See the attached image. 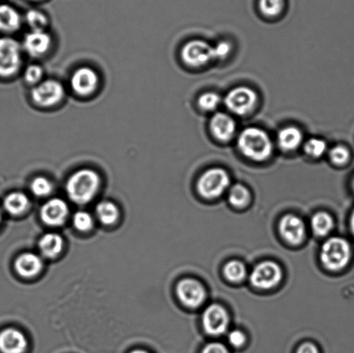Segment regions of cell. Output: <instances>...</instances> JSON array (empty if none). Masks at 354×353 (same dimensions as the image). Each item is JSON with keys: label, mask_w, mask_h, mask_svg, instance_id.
<instances>
[{"label": "cell", "mask_w": 354, "mask_h": 353, "mask_svg": "<svg viewBox=\"0 0 354 353\" xmlns=\"http://www.w3.org/2000/svg\"><path fill=\"white\" fill-rule=\"evenodd\" d=\"M327 143L321 138H310L304 144L305 152L310 157L320 158L327 151Z\"/></svg>", "instance_id": "cell-31"}, {"label": "cell", "mask_w": 354, "mask_h": 353, "mask_svg": "<svg viewBox=\"0 0 354 353\" xmlns=\"http://www.w3.org/2000/svg\"><path fill=\"white\" fill-rule=\"evenodd\" d=\"M320 258L325 268L339 271L348 265L351 258V247L344 238H329L322 247Z\"/></svg>", "instance_id": "cell-3"}, {"label": "cell", "mask_w": 354, "mask_h": 353, "mask_svg": "<svg viewBox=\"0 0 354 353\" xmlns=\"http://www.w3.org/2000/svg\"><path fill=\"white\" fill-rule=\"evenodd\" d=\"M224 274L229 281L239 283L245 278L246 268L241 262L231 261L225 265Z\"/></svg>", "instance_id": "cell-28"}, {"label": "cell", "mask_w": 354, "mask_h": 353, "mask_svg": "<svg viewBox=\"0 0 354 353\" xmlns=\"http://www.w3.org/2000/svg\"><path fill=\"white\" fill-rule=\"evenodd\" d=\"M353 190H354V180H353Z\"/></svg>", "instance_id": "cell-43"}, {"label": "cell", "mask_w": 354, "mask_h": 353, "mask_svg": "<svg viewBox=\"0 0 354 353\" xmlns=\"http://www.w3.org/2000/svg\"><path fill=\"white\" fill-rule=\"evenodd\" d=\"M131 353H149V352L143 351V350H136V351L131 352Z\"/></svg>", "instance_id": "cell-40"}, {"label": "cell", "mask_w": 354, "mask_h": 353, "mask_svg": "<svg viewBox=\"0 0 354 353\" xmlns=\"http://www.w3.org/2000/svg\"><path fill=\"white\" fill-rule=\"evenodd\" d=\"M214 60H221L227 57L230 54L232 46L230 43L227 41H218V43L213 46Z\"/></svg>", "instance_id": "cell-35"}, {"label": "cell", "mask_w": 354, "mask_h": 353, "mask_svg": "<svg viewBox=\"0 0 354 353\" xmlns=\"http://www.w3.org/2000/svg\"><path fill=\"white\" fill-rule=\"evenodd\" d=\"M68 216V207L61 199H52L45 203L41 210V218L48 226L57 227L65 222Z\"/></svg>", "instance_id": "cell-14"}, {"label": "cell", "mask_w": 354, "mask_h": 353, "mask_svg": "<svg viewBox=\"0 0 354 353\" xmlns=\"http://www.w3.org/2000/svg\"><path fill=\"white\" fill-rule=\"evenodd\" d=\"M221 102V98L220 95L213 92L205 93L198 99V105H199L201 109L207 111V112L217 109Z\"/></svg>", "instance_id": "cell-32"}, {"label": "cell", "mask_w": 354, "mask_h": 353, "mask_svg": "<svg viewBox=\"0 0 354 353\" xmlns=\"http://www.w3.org/2000/svg\"><path fill=\"white\" fill-rule=\"evenodd\" d=\"M230 185V178L224 169L214 168L204 173L198 181L197 189L201 195L207 199L221 196Z\"/></svg>", "instance_id": "cell-6"}, {"label": "cell", "mask_w": 354, "mask_h": 353, "mask_svg": "<svg viewBox=\"0 0 354 353\" xmlns=\"http://www.w3.org/2000/svg\"><path fill=\"white\" fill-rule=\"evenodd\" d=\"M304 136L301 131L295 126H288L281 130L277 137V142L283 151L296 150L303 142Z\"/></svg>", "instance_id": "cell-20"}, {"label": "cell", "mask_w": 354, "mask_h": 353, "mask_svg": "<svg viewBox=\"0 0 354 353\" xmlns=\"http://www.w3.org/2000/svg\"><path fill=\"white\" fill-rule=\"evenodd\" d=\"M203 324L208 334L221 335L227 331L229 325V316L223 307L214 304L207 307L203 314Z\"/></svg>", "instance_id": "cell-11"}, {"label": "cell", "mask_w": 354, "mask_h": 353, "mask_svg": "<svg viewBox=\"0 0 354 353\" xmlns=\"http://www.w3.org/2000/svg\"><path fill=\"white\" fill-rule=\"evenodd\" d=\"M259 8L266 17H277L286 8V0H259Z\"/></svg>", "instance_id": "cell-27"}, {"label": "cell", "mask_w": 354, "mask_h": 353, "mask_svg": "<svg viewBox=\"0 0 354 353\" xmlns=\"http://www.w3.org/2000/svg\"><path fill=\"white\" fill-rule=\"evenodd\" d=\"M210 128L212 133L218 140L228 141L234 136L236 124L227 114L218 113L212 117Z\"/></svg>", "instance_id": "cell-17"}, {"label": "cell", "mask_w": 354, "mask_h": 353, "mask_svg": "<svg viewBox=\"0 0 354 353\" xmlns=\"http://www.w3.org/2000/svg\"><path fill=\"white\" fill-rule=\"evenodd\" d=\"M251 193L245 186L237 184L232 187L229 193V202L236 207H244L250 202Z\"/></svg>", "instance_id": "cell-26"}, {"label": "cell", "mask_w": 354, "mask_h": 353, "mask_svg": "<svg viewBox=\"0 0 354 353\" xmlns=\"http://www.w3.org/2000/svg\"><path fill=\"white\" fill-rule=\"evenodd\" d=\"M44 68L39 64H30L27 66L24 71V82L33 86L39 84L44 81Z\"/></svg>", "instance_id": "cell-29"}, {"label": "cell", "mask_w": 354, "mask_h": 353, "mask_svg": "<svg viewBox=\"0 0 354 353\" xmlns=\"http://www.w3.org/2000/svg\"><path fill=\"white\" fill-rule=\"evenodd\" d=\"M27 347V338L20 331L8 328L0 333V352L2 353H24Z\"/></svg>", "instance_id": "cell-16"}, {"label": "cell", "mask_w": 354, "mask_h": 353, "mask_svg": "<svg viewBox=\"0 0 354 353\" xmlns=\"http://www.w3.org/2000/svg\"><path fill=\"white\" fill-rule=\"evenodd\" d=\"M100 176L91 169H81L68 178L66 190L73 202L85 204L93 199L98 192Z\"/></svg>", "instance_id": "cell-1"}, {"label": "cell", "mask_w": 354, "mask_h": 353, "mask_svg": "<svg viewBox=\"0 0 354 353\" xmlns=\"http://www.w3.org/2000/svg\"><path fill=\"white\" fill-rule=\"evenodd\" d=\"M30 1L40 2V1H44V0H30Z\"/></svg>", "instance_id": "cell-41"}, {"label": "cell", "mask_w": 354, "mask_h": 353, "mask_svg": "<svg viewBox=\"0 0 354 353\" xmlns=\"http://www.w3.org/2000/svg\"><path fill=\"white\" fill-rule=\"evenodd\" d=\"M23 47L10 37H0V77L10 78L19 72L23 64Z\"/></svg>", "instance_id": "cell-4"}, {"label": "cell", "mask_w": 354, "mask_h": 353, "mask_svg": "<svg viewBox=\"0 0 354 353\" xmlns=\"http://www.w3.org/2000/svg\"><path fill=\"white\" fill-rule=\"evenodd\" d=\"M0 222H1V213H0Z\"/></svg>", "instance_id": "cell-42"}, {"label": "cell", "mask_w": 354, "mask_h": 353, "mask_svg": "<svg viewBox=\"0 0 354 353\" xmlns=\"http://www.w3.org/2000/svg\"><path fill=\"white\" fill-rule=\"evenodd\" d=\"M23 17L15 7L0 3V32L10 34L20 29Z\"/></svg>", "instance_id": "cell-18"}, {"label": "cell", "mask_w": 354, "mask_h": 353, "mask_svg": "<svg viewBox=\"0 0 354 353\" xmlns=\"http://www.w3.org/2000/svg\"><path fill=\"white\" fill-rule=\"evenodd\" d=\"M96 212L100 221L105 225L115 223L119 218V209L115 204L111 202H100L97 207Z\"/></svg>", "instance_id": "cell-25"}, {"label": "cell", "mask_w": 354, "mask_h": 353, "mask_svg": "<svg viewBox=\"0 0 354 353\" xmlns=\"http://www.w3.org/2000/svg\"><path fill=\"white\" fill-rule=\"evenodd\" d=\"M24 21L31 30H44L48 26V17L44 12L38 9L28 10Z\"/></svg>", "instance_id": "cell-24"}, {"label": "cell", "mask_w": 354, "mask_h": 353, "mask_svg": "<svg viewBox=\"0 0 354 353\" xmlns=\"http://www.w3.org/2000/svg\"><path fill=\"white\" fill-rule=\"evenodd\" d=\"M279 230L284 240L290 244H300L305 238L304 221L296 216L288 214L279 224Z\"/></svg>", "instance_id": "cell-15"}, {"label": "cell", "mask_w": 354, "mask_h": 353, "mask_svg": "<svg viewBox=\"0 0 354 353\" xmlns=\"http://www.w3.org/2000/svg\"><path fill=\"white\" fill-rule=\"evenodd\" d=\"M176 293L180 302L189 307H197L206 299V292L199 282L194 279H184L176 287Z\"/></svg>", "instance_id": "cell-13"}, {"label": "cell", "mask_w": 354, "mask_h": 353, "mask_svg": "<svg viewBox=\"0 0 354 353\" xmlns=\"http://www.w3.org/2000/svg\"><path fill=\"white\" fill-rule=\"evenodd\" d=\"M29 199L21 192L10 193L3 200V207L7 212L14 216L23 213L29 207Z\"/></svg>", "instance_id": "cell-22"}, {"label": "cell", "mask_w": 354, "mask_h": 353, "mask_svg": "<svg viewBox=\"0 0 354 353\" xmlns=\"http://www.w3.org/2000/svg\"><path fill=\"white\" fill-rule=\"evenodd\" d=\"M30 188L33 195L44 197L50 195L53 190V185L50 180L43 178V176H37L31 181Z\"/></svg>", "instance_id": "cell-30"}, {"label": "cell", "mask_w": 354, "mask_h": 353, "mask_svg": "<svg viewBox=\"0 0 354 353\" xmlns=\"http://www.w3.org/2000/svg\"><path fill=\"white\" fill-rule=\"evenodd\" d=\"M238 147L245 157L265 161L272 154L273 145L269 135L256 127L246 128L238 138Z\"/></svg>", "instance_id": "cell-2"}, {"label": "cell", "mask_w": 354, "mask_h": 353, "mask_svg": "<svg viewBox=\"0 0 354 353\" xmlns=\"http://www.w3.org/2000/svg\"><path fill=\"white\" fill-rule=\"evenodd\" d=\"M351 228H352V231L354 234V211H353V213L352 217H351Z\"/></svg>", "instance_id": "cell-39"}, {"label": "cell", "mask_w": 354, "mask_h": 353, "mask_svg": "<svg viewBox=\"0 0 354 353\" xmlns=\"http://www.w3.org/2000/svg\"><path fill=\"white\" fill-rule=\"evenodd\" d=\"M73 223H74V226L79 231H86L91 229L93 220L92 216L88 213L80 211L73 218Z\"/></svg>", "instance_id": "cell-34"}, {"label": "cell", "mask_w": 354, "mask_h": 353, "mask_svg": "<svg viewBox=\"0 0 354 353\" xmlns=\"http://www.w3.org/2000/svg\"><path fill=\"white\" fill-rule=\"evenodd\" d=\"M258 102V95L254 90L239 86L231 90L225 96V105L231 112L238 115H246L255 108Z\"/></svg>", "instance_id": "cell-7"}, {"label": "cell", "mask_w": 354, "mask_h": 353, "mask_svg": "<svg viewBox=\"0 0 354 353\" xmlns=\"http://www.w3.org/2000/svg\"><path fill=\"white\" fill-rule=\"evenodd\" d=\"M16 271L24 278H32L43 269V262L40 257L34 254H24L17 258Z\"/></svg>", "instance_id": "cell-19"}, {"label": "cell", "mask_w": 354, "mask_h": 353, "mask_svg": "<svg viewBox=\"0 0 354 353\" xmlns=\"http://www.w3.org/2000/svg\"><path fill=\"white\" fill-rule=\"evenodd\" d=\"M329 158L333 164L336 165H344L349 161L350 151L344 145H337L329 151Z\"/></svg>", "instance_id": "cell-33"}, {"label": "cell", "mask_w": 354, "mask_h": 353, "mask_svg": "<svg viewBox=\"0 0 354 353\" xmlns=\"http://www.w3.org/2000/svg\"><path fill=\"white\" fill-rule=\"evenodd\" d=\"M98 73L90 67H81L73 73L71 78L72 91L80 97L92 95L98 88Z\"/></svg>", "instance_id": "cell-10"}, {"label": "cell", "mask_w": 354, "mask_h": 353, "mask_svg": "<svg viewBox=\"0 0 354 353\" xmlns=\"http://www.w3.org/2000/svg\"><path fill=\"white\" fill-rule=\"evenodd\" d=\"M52 45L50 34L44 30H30L26 35L22 43L24 52L31 57H43L48 53Z\"/></svg>", "instance_id": "cell-12"}, {"label": "cell", "mask_w": 354, "mask_h": 353, "mask_svg": "<svg viewBox=\"0 0 354 353\" xmlns=\"http://www.w3.org/2000/svg\"><path fill=\"white\" fill-rule=\"evenodd\" d=\"M64 85L57 79H44L39 84L33 86L30 97L36 105L41 107H52L58 105L65 98Z\"/></svg>", "instance_id": "cell-5"}, {"label": "cell", "mask_w": 354, "mask_h": 353, "mask_svg": "<svg viewBox=\"0 0 354 353\" xmlns=\"http://www.w3.org/2000/svg\"><path fill=\"white\" fill-rule=\"evenodd\" d=\"M201 353H229L227 348L221 343H210L203 349Z\"/></svg>", "instance_id": "cell-37"}, {"label": "cell", "mask_w": 354, "mask_h": 353, "mask_svg": "<svg viewBox=\"0 0 354 353\" xmlns=\"http://www.w3.org/2000/svg\"><path fill=\"white\" fill-rule=\"evenodd\" d=\"M180 57L190 67H201L214 60L213 46L203 40H192L184 45Z\"/></svg>", "instance_id": "cell-8"}, {"label": "cell", "mask_w": 354, "mask_h": 353, "mask_svg": "<svg viewBox=\"0 0 354 353\" xmlns=\"http://www.w3.org/2000/svg\"><path fill=\"white\" fill-rule=\"evenodd\" d=\"M297 353H320L317 345L312 343H304L300 345Z\"/></svg>", "instance_id": "cell-38"}, {"label": "cell", "mask_w": 354, "mask_h": 353, "mask_svg": "<svg viewBox=\"0 0 354 353\" xmlns=\"http://www.w3.org/2000/svg\"><path fill=\"white\" fill-rule=\"evenodd\" d=\"M311 227L317 236H327L334 227V220L327 213H318L312 218Z\"/></svg>", "instance_id": "cell-23"}, {"label": "cell", "mask_w": 354, "mask_h": 353, "mask_svg": "<svg viewBox=\"0 0 354 353\" xmlns=\"http://www.w3.org/2000/svg\"><path fill=\"white\" fill-rule=\"evenodd\" d=\"M228 341L232 347H241L245 342V334L241 331L234 330L231 332L228 336Z\"/></svg>", "instance_id": "cell-36"}, {"label": "cell", "mask_w": 354, "mask_h": 353, "mask_svg": "<svg viewBox=\"0 0 354 353\" xmlns=\"http://www.w3.org/2000/svg\"><path fill=\"white\" fill-rule=\"evenodd\" d=\"M64 240L57 233L45 234L39 242V248L44 257L53 258L61 254Z\"/></svg>", "instance_id": "cell-21"}, {"label": "cell", "mask_w": 354, "mask_h": 353, "mask_svg": "<svg viewBox=\"0 0 354 353\" xmlns=\"http://www.w3.org/2000/svg\"><path fill=\"white\" fill-rule=\"evenodd\" d=\"M283 272L280 266L274 262H263L256 266L252 271V285L257 289H270L279 285L282 279Z\"/></svg>", "instance_id": "cell-9"}]
</instances>
